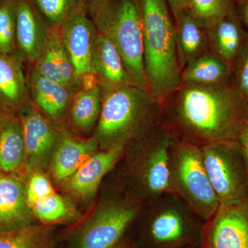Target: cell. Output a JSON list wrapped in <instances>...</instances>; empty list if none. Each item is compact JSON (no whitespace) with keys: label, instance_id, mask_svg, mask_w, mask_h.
<instances>
[{"label":"cell","instance_id":"cell-18","mask_svg":"<svg viewBox=\"0 0 248 248\" xmlns=\"http://www.w3.org/2000/svg\"><path fill=\"white\" fill-rule=\"evenodd\" d=\"M18 55L0 53V109L18 114L32 102Z\"/></svg>","mask_w":248,"mask_h":248},{"label":"cell","instance_id":"cell-31","mask_svg":"<svg viewBox=\"0 0 248 248\" xmlns=\"http://www.w3.org/2000/svg\"><path fill=\"white\" fill-rule=\"evenodd\" d=\"M55 191L48 177L41 171L31 173L26 182V195L29 205L44 198Z\"/></svg>","mask_w":248,"mask_h":248},{"label":"cell","instance_id":"cell-19","mask_svg":"<svg viewBox=\"0 0 248 248\" xmlns=\"http://www.w3.org/2000/svg\"><path fill=\"white\" fill-rule=\"evenodd\" d=\"M99 148L95 138L81 140L66 129L61 130L60 140L50 163V172L58 182L64 183Z\"/></svg>","mask_w":248,"mask_h":248},{"label":"cell","instance_id":"cell-34","mask_svg":"<svg viewBox=\"0 0 248 248\" xmlns=\"http://www.w3.org/2000/svg\"><path fill=\"white\" fill-rule=\"evenodd\" d=\"M175 19L187 10V0H166Z\"/></svg>","mask_w":248,"mask_h":248},{"label":"cell","instance_id":"cell-16","mask_svg":"<svg viewBox=\"0 0 248 248\" xmlns=\"http://www.w3.org/2000/svg\"><path fill=\"white\" fill-rule=\"evenodd\" d=\"M31 102L53 124H60L69 112L74 92L42 76L31 66L27 78Z\"/></svg>","mask_w":248,"mask_h":248},{"label":"cell","instance_id":"cell-32","mask_svg":"<svg viewBox=\"0 0 248 248\" xmlns=\"http://www.w3.org/2000/svg\"><path fill=\"white\" fill-rule=\"evenodd\" d=\"M234 62L236 64L235 87L248 101V41L245 42Z\"/></svg>","mask_w":248,"mask_h":248},{"label":"cell","instance_id":"cell-1","mask_svg":"<svg viewBox=\"0 0 248 248\" xmlns=\"http://www.w3.org/2000/svg\"><path fill=\"white\" fill-rule=\"evenodd\" d=\"M248 118V101L228 84L186 83L160 124L177 140L199 146L215 142H239Z\"/></svg>","mask_w":248,"mask_h":248},{"label":"cell","instance_id":"cell-5","mask_svg":"<svg viewBox=\"0 0 248 248\" xmlns=\"http://www.w3.org/2000/svg\"><path fill=\"white\" fill-rule=\"evenodd\" d=\"M91 11L97 31L108 37L120 53L130 84L148 91L140 0H110Z\"/></svg>","mask_w":248,"mask_h":248},{"label":"cell","instance_id":"cell-12","mask_svg":"<svg viewBox=\"0 0 248 248\" xmlns=\"http://www.w3.org/2000/svg\"><path fill=\"white\" fill-rule=\"evenodd\" d=\"M87 9L81 0L60 29L78 79L84 73L93 71L91 54L97 30L93 19L88 17Z\"/></svg>","mask_w":248,"mask_h":248},{"label":"cell","instance_id":"cell-35","mask_svg":"<svg viewBox=\"0 0 248 248\" xmlns=\"http://www.w3.org/2000/svg\"><path fill=\"white\" fill-rule=\"evenodd\" d=\"M239 143L244 153L248 167V118L244 131L240 137Z\"/></svg>","mask_w":248,"mask_h":248},{"label":"cell","instance_id":"cell-17","mask_svg":"<svg viewBox=\"0 0 248 248\" xmlns=\"http://www.w3.org/2000/svg\"><path fill=\"white\" fill-rule=\"evenodd\" d=\"M32 66L42 76L63 85L74 93L80 90L79 79L63 45L60 29H50L45 48Z\"/></svg>","mask_w":248,"mask_h":248},{"label":"cell","instance_id":"cell-37","mask_svg":"<svg viewBox=\"0 0 248 248\" xmlns=\"http://www.w3.org/2000/svg\"><path fill=\"white\" fill-rule=\"evenodd\" d=\"M241 12H242L243 19L245 24L248 28V0H244L243 1Z\"/></svg>","mask_w":248,"mask_h":248},{"label":"cell","instance_id":"cell-20","mask_svg":"<svg viewBox=\"0 0 248 248\" xmlns=\"http://www.w3.org/2000/svg\"><path fill=\"white\" fill-rule=\"evenodd\" d=\"M25 146L19 115L3 110L0 117V170L20 174L24 170Z\"/></svg>","mask_w":248,"mask_h":248},{"label":"cell","instance_id":"cell-30","mask_svg":"<svg viewBox=\"0 0 248 248\" xmlns=\"http://www.w3.org/2000/svg\"><path fill=\"white\" fill-rule=\"evenodd\" d=\"M0 53L18 55L14 0H0Z\"/></svg>","mask_w":248,"mask_h":248},{"label":"cell","instance_id":"cell-22","mask_svg":"<svg viewBox=\"0 0 248 248\" xmlns=\"http://www.w3.org/2000/svg\"><path fill=\"white\" fill-rule=\"evenodd\" d=\"M208 31L213 37L217 55L231 66L246 42L244 32L233 11Z\"/></svg>","mask_w":248,"mask_h":248},{"label":"cell","instance_id":"cell-39","mask_svg":"<svg viewBox=\"0 0 248 248\" xmlns=\"http://www.w3.org/2000/svg\"><path fill=\"white\" fill-rule=\"evenodd\" d=\"M203 248L202 247V246H199V247H191V248Z\"/></svg>","mask_w":248,"mask_h":248},{"label":"cell","instance_id":"cell-10","mask_svg":"<svg viewBox=\"0 0 248 248\" xmlns=\"http://www.w3.org/2000/svg\"><path fill=\"white\" fill-rule=\"evenodd\" d=\"M18 115L25 146L24 172L41 171L50 164L61 131L32 104Z\"/></svg>","mask_w":248,"mask_h":248},{"label":"cell","instance_id":"cell-11","mask_svg":"<svg viewBox=\"0 0 248 248\" xmlns=\"http://www.w3.org/2000/svg\"><path fill=\"white\" fill-rule=\"evenodd\" d=\"M203 248H248V200L219 208L205 222Z\"/></svg>","mask_w":248,"mask_h":248},{"label":"cell","instance_id":"cell-7","mask_svg":"<svg viewBox=\"0 0 248 248\" xmlns=\"http://www.w3.org/2000/svg\"><path fill=\"white\" fill-rule=\"evenodd\" d=\"M169 183L170 192L205 222L219 208L204 166L200 146L174 141L170 155Z\"/></svg>","mask_w":248,"mask_h":248},{"label":"cell","instance_id":"cell-3","mask_svg":"<svg viewBox=\"0 0 248 248\" xmlns=\"http://www.w3.org/2000/svg\"><path fill=\"white\" fill-rule=\"evenodd\" d=\"M140 2L148 90L160 103L182 81L177 31L166 0H140Z\"/></svg>","mask_w":248,"mask_h":248},{"label":"cell","instance_id":"cell-13","mask_svg":"<svg viewBox=\"0 0 248 248\" xmlns=\"http://www.w3.org/2000/svg\"><path fill=\"white\" fill-rule=\"evenodd\" d=\"M17 53L33 64L42 53L50 32L32 0H14Z\"/></svg>","mask_w":248,"mask_h":248},{"label":"cell","instance_id":"cell-4","mask_svg":"<svg viewBox=\"0 0 248 248\" xmlns=\"http://www.w3.org/2000/svg\"><path fill=\"white\" fill-rule=\"evenodd\" d=\"M140 216L146 248L202 246L205 221L172 192L145 204Z\"/></svg>","mask_w":248,"mask_h":248},{"label":"cell","instance_id":"cell-29","mask_svg":"<svg viewBox=\"0 0 248 248\" xmlns=\"http://www.w3.org/2000/svg\"><path fill=\"white\" fill-rule=\"evenodd\" d=\"M81 0H32L49 29H60Z\"/></svg>","mask_w":248,"mask_h":248},{"label":"cell","instance_id":"cell-6","mask_svg":"<svg viewBox=\"0 0 248 248\" xmlns=\"http://www.w3.org/2000/svg\"><path fill=\"white\" fill-rule=\"evenodd\" d=\"M176 139L159 124L141 140L127 146L128 190L126 195L147 204L171 192L169 183L170 155Z\"/></svg>","mask_w":248,"mask_h":248},{"label":"cell","instance_id":"cell-15","mask_svg":"<svg viewBox=\"0 0 248 248\" xmlns=\"http://www.w3.org/2000/svg\"><path fill=\"white\" fill-rule=\"evenodd\" d=\"M35 218L27 202L22 173L0 170V232L34 224Z\"/></svg>","mask_w":248,"mask_h":248},{"label":"cell","instance_id":"cell-36","mask_svg":"<svg viewBox=\"0 0 248 248\" xmlns=\"http://www.w3.org/2000/svg\"><path fill=\"white\" fill-rule=\"evenodd\" d=\"M82 2L86 5V7H89L90 9H94L97 6L105 4L110 0H81Z\"/></svg>","mask_w":248,"mask_h":248},{"label":"cell","instance_id":"cell-26","mask_svg":"<svg viewBox=\"0 0 248 248\" xmlns=\"http://www.w3.org/2000/svg\"><path fill=\"white\" fill-rule=\"evenodd\" d=\"M53 234L48 227L29 225L0 232V248H53Z\"/></svg>","mask_w":248,"mask_h":248},{"label":"cell","instance_id":"cell-14","mask_svg":"<svg viewBox=\"0 0 248 248\" xmlns=\"http://www.w3.org/2000/svg\"><path fill=\"white\" fill-rule=\"evenodd\" d=\"M125 147L117 146L93 153L64 184L67 191L81 200L95 195L104 177L120 162Z\"/></svg>","mask_w":248,"mask_h":248},{"label":"cell","instance_id":"cell-27","mask_svg":"<svg viewBox=\"0 0 248 248\" xmlns=\"http://www.w3.org/2000/svg\"><path fill=\"white\" fill-rule=\"evenodd\" d=\"M31 208L35 218L47 224L71 221L77 215L71 204L55 192L37 200Z\"/></svg>","mask_w":248,"mask_h":248},{"label":"cell","instance_id":"cell-9","mask_svg":"<svg viewBox=\"0 0 248 248\" xmlns=\"http://www.w3.org/2000/svg\"><path fill=\"white\" fill-rule=\"evenodd\" d=\"M143 205L126 194L106 201L77 232L73 248H115Z\"/></svg>","mask_w":248,"mask_h":248},{"label":"cell","instance_id":"cell-38","mask_svg":"<svg viewBox=\"0 0 248 248\" xmlns=\"http://www.w3.org/2000/svg\"><path fill=\"white\" fill-rule=\"evenodd\" d=\"M115 248H130L128 247V246H121L120 244H119L118 246H116V247Z\"/></svg>","mask_w":248,"mask_h":248},{"label":"cell","instance_id":"cell-21","mask_svg":"<svg viewBox=\"0 0 248 248\" xmlns=\"http://www.w3.org/2000/svg\"><path fill=\"white\" fill-rule=\"evenodd\" d=\"M91 66L102 81L131 84L118 50L108 37L99 31L93 44Z\"/></svg>","mask_w":248,"mask_h":248},{"label":"cell","instance_id":"cell-33","mask_svg":"<svg viewBox=\"0 0 248 248\" xmlns=\"http://www.w3.org/2000/svg\"><path fill=\"white\" fill-rule=\"evenodd\" d=\"M80 90L92 91L100 86V79L93 71L88 72L79 77Z\"/></svg>","mask_w":248,"mask_h":248},{"label":"cell","instance_id":"cell-25","mask_svg":"<svg viewBox=\"0 0 248 248\" xmlns=\"http://www.w3.org/2000/svg\"><path fill=\"white\" fill-rule=\"evenodd\" d=\"M229 66L217 55L203 54L187 63L183 75L186 83L213 85L228 81Z\"/></svg>","mask_w":248,"mask_h":248},{"label":"cell","instance_id":"cell-28","mask_svg":"<svg viewBox=\"0 0 248 248\" xmlns=\"http://www.w3.org/2000/svg\"><path fill=\"white\" fill-rule=\"evenodd\" d=\"M235 0H187V10L203 29L208 31L233 11Z\"/></svg>","mask_w":248,"mask_h":248},{"label":"cell","instance_id":"cell-2","mask_svg":"<svg viewBox=\"0 0 248 248\" xmlns=\"http://www.w3.org/2000/svg\"><path fill=\"white\" fill-rule=\"evenodd\" d=\"M102 104L94 138L101 150L127 146L160 124L161 107L151 93L131 84L100 80Z\"/></svg>","mask_w":248,"mask_h":248},{"label":"cell","instance_id":"cell-24","mask_svg":"<svg viewBox=\"0 0 248 248\" xmlns=\"http://www.w3.org/2000/svg\"><path fill=\"white\" fill-rule=\"evenodd\" d=\"M179 62L188 63L202 55L205 46L203 29L187 10L176 19Z\"/></svg>","mask_w":248,"mask_h":248},{"label":"cell","instance_id":"cell-40","mask_svg":"<svg viewBox=\"0 0 248 248\" xmlns=\"http://www.w3.org/2000/svg\"><path fill=\"white\" fill-rule=\"evenodd\" d=\"M2 110L1 109H0V117H1V113H2Z\"/></svg>","mask_w":248,"mask_h":248},{"label":"cell","instance_id":"cell-8","mask_svg":"<svg viewBox=\"0 0 248 248\" xmlns=\"http://www.w3.org/2000/svg\"><path fill=\"white\" fill-rule=\"evenodd\" d=\"M201 150L220 205L248 200V167L239 142H215L201 146Z\"/></svg>","mask_w":248,"mask_h":248},{"label":"cell","instance_id":"cell-23","mask_svg":"<svg viewBox=\"0 0 248 248\" xmlns=\"http://www.w3.org/2000/svg\"><path fill=\"white\" fill-rule=\"evenodd\" d=\"M100 86L92 91H77L73 94L70 115L73 126L81 133H89L97 124L102 109Z\"/></svg>","mask_w":248,"mask_h":248}]
</instances>
